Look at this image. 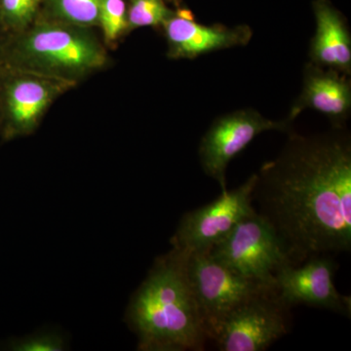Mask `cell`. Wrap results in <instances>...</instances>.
<instances>
[{
  "label": "cell",
  "instance_id": "obj_1",
  "mask_svg": "<svg viewBox=\"0 0 351 351\" xmlns=\"http://www.w3.org/2000/svg\"><path fill=\"white\" fill-rule=\"evenodd\" d=\"M256 212L276 232L289 263L351 249V138L345 127L290 134L256 173Z\"/></svg>",
  "mask_w": 351,
  "mask_h": 351
},
{
  "label": "cell",
  "instance_id": "obj_2",
  "mask_svg": "<svg viewBox=\"0 0 351 351\" xmlns=\"http://www.w3.org/2000/svg\"><path fill=\"white\" fill-rule=\"evenodd\" d=\"M189 252L156 258L131 299L127 323L142 351L203 350L208 335L188 274Z\"/></svg>",
  "mask_w": 351,
  "mask_h": 351
},
{
  "label": "cell",
  "instance_id": "obj_3",
  "mask_svg": "<svg viewBox=\"0 0 351 351\" xmlns=\"http://www.w3.org/2000/svg\"><path fill=\"white\" fill-rule=\"evenodd\" d=\"M104 61L100 46L86 34L48 25L15 44L7 43L1 66L5 71L32 66L56 75H80L98 68Z\"/></svg>",
  "mask_w": 351,
  "mask_h": 351
},
{
  "label": "cell",
  "instance_id": "obj_4",
  "mask_svg": "<svg viewBox=\"0 0 351 351\" xmlns=\"http://www.w3.org/2000/svg\"><path fill=\"white\" fill-rule=\"evenodd\" d=\"M188 274L208 338L235 308L276 286L247 278L215 260L209 252L189 253Z\"/></svg>",
  "mask_w": 351,
  "mask_h": 351
},
{
  "label": "cell",
  "instance_id": "obj_5",
  "mask_svg": "<svg viewBox=\"0 0 351 351\" xmlns=\"http://www.w3.org/2000/svg\"><path fill=\"white\" fill-rule=\"evenodd\" d=\"M208 252L241 276L267 285L276 286L277 270L289 263L276 232L257 212L242 219Z\"/></svg>",
  "mask_w": 351,
  "mask_h": 351
},
{
  "label": "cell",
  "instance_id": "obj_6",
  "mask_svg": "<svg viewBox=\"0 0 351 351\" xmlns=\"http://www.w3.org/2000/svg\"><path fill=\"white\" fill-rule=\"evenodd\" d=\"M290 307L276 289L256 295L228 314L214 338L221 351H263L290 331Z\"/></svg>",
  "mask_w": 351,
  "mask_h": 351
},
{
  "label": "cell",
  "instance_id": "obj_7",
  "mask_svg": "<svg viewBox=\"0 0 351 351\" xmlns=\"http://www.w3.org/2000/svg\"><path fill=\"white\" fill-rule=\"evenodd\" d=\"M291 120H271L253 108L237 110L214 120L198 147V159L203 172L226 191V172L228 164L244 151L252 141L267 131L291 132Z\"/></svg>",
  "mask_w": 351,
  "mask_h": 351
},
{
  "label": "cell",
  "instance_id": "obj_8",
  "mask_svg": "<svg viewBox=\"0 0 351 351\" xmlns=\"http://www.w3.org/2000/svg\"><path fill=\"white\" fill-rule=\"evenodd\" d=\"M255 182L253 174L239 188L221 191L209 204L184 214L171 239L172 247L189 253L210 251L242 219L255 213L252 200Z\"/></svg>",
  "mask_w": 351,
  "mask_h": 351
},
{
  "label": "cell",
  "instance_id": "obj_9",
  "mask_svg": "<svg viewBox=\"0 0 351 351\" xmlns=\"http://www.w3.org/2000/svg\"><path fill=\"white\" fill-rule=\"evenodd\" d=\"M337 269L338 265L330 255L318 256L297 267L284 263L276 274L277 295L290 308L306 304L350 318V295L339 294L335 287Z\"/></svg>",
  "mask_w": 351,
  "mask_h": 351
},
{
  "label": "cell",
  "instance_id": "obj_10",
  "mask_svg": "<svg viewBox=\"0 0 351 351\" xmlns=\"http://www.w3.org/2000/svg\"><path fill=\"white\" fill-rule=\"evenodd\" d=\"M306 108L319 112L334 127H345L351 110V84L348 75L309 62L304 69L302 89L287 119L294 121Z\"/></svg>",
  "mask_w": 351,
  "mask_h": 351
},
{
  "label": "cell",
  "instance_id": "obj_11",
  "mask_svg": "<svg viewBox=\"0 0 351 351\" xmlns=\"http://www.w3.org/2000/svg\"><path fill=\"white\" fill-rule=\"evenodd\" d=\"M0 83V114L3 137L10 138L32 131L53 96L47 82L5 71Z\"/></svg>",
  "mask_w": 351,
  "mask_h": 351
},
{
  "label": "cell",
  "instance_id": "obj_12",
  "mask_svg": "<svg viewBox=\"0 0 351 351\" xmlns=\"http://www.w3.org/2000/svg\"><path fill=\"white\" fill-rule=\"evenodd\" d=\"M163 24L170 56L184 59H193L213 51L246 45L253 34L248 27H209L184 16H170Z\"/></svg>",
  "mask_w": 351,
  "mask_h": 351
},
{
  "label": "cell",
  "instance_id": "obj_13",
  "mask_svg": "<svg viewBox=\"0 0 351 351\" xmlns=\"http://www.w3.org/2000/svg\"><path fill=\"white\" fill-rule=\"evenodd\" d=\"M316 29L311 46V63L343 75L351 73V38L345 20L326 0L314 3Z\"/></svg>",
  "mask_w": 351,
  "mask_h": 351
},
{
  "label": "cell",
  "instance_id": "obj_14",
  "mask_svg": "<svg viewBox=\"0 0 351 351\" xmlns=\"http://www.w3.org/2000/svg\"><path fill=\"white\" fill-rule=\"evenodd\" d=\"M170 12L163 0H132L127 21L132 27L163 24Z\"/></svg>",
  "mask_w": 351,
  "mask_h": 351
},
{
  "label": "cell",
  "instance_id": "obj_15",
  "mask_svg": "<svg viewBox=\"0 0 351 351\" xmlns=\"http://www.w3.org/2000/svg\"><path fill=\"white\" fill-rule=\"evenodd\" d=\"M39 0H0V25L5 29H20L36 13Z\"/></svg>",
  "mask_w": 351,
  "mask_h": 351
},
{
  "label": "cell",
  "instance_id": "obj_16",
  "mask_svg": "<svg viewBox=\"0 0 351 351\" xmlns=\"http://www.w3.org/2000/svg\"><path fill=\"white\" fill-rule=\"evenodd\" d=\"M66 346V341L61 335L55 332H38L11 339L5 348L13 351H63Z\"/></svg>",
  "mask_w": 351,
  "mask_h": 351
},
{
  "label": "cell",
  "instance_id": "obj_17",
  "mask_svg": "<svg viewBox=\"0 0 351 351\" xmlns=\"http://www.w3.org/2000/svg\"><path fill=\"white\" fill-rule=\"evenodd\" d=\"M58 12L78 25H91L99 20L100 0H56Z\"/></svg>",
  "mask_w": 351,
  "mask_h": 351
},
{
  "label": "cell",
  "instance_id": "obj_18",
  "mask_svg": "<svg viewBox=\"0 0 351 351\" xmlns=\"http://www.w3.org/2000/svg\"><path fill=\"white\" fill-rule=\"evenodd\" d=\"M99 20L106 38L114 40L128 25L126 6L123 0H100Z\"/></svg>",
  "mask_w": 351,
  "mask_h": 351
},
{
  "label": "cell",
  "instance_id": "obj_19",
  "mask_svg": "<svg viewBox=\"0 0 351 351\" xmlns=\"http://www.w3.org/2000/svg\"><path fill=\"white\" fill-rule=\"evenodd\" d=\"M3 31V27L0 25V66H1L2 61H3L4 52H5L6 45L8 43L4 41Z\"/></svg>",
  "mask_w": 351,
  "mask_h": 351
}]
</instances>
